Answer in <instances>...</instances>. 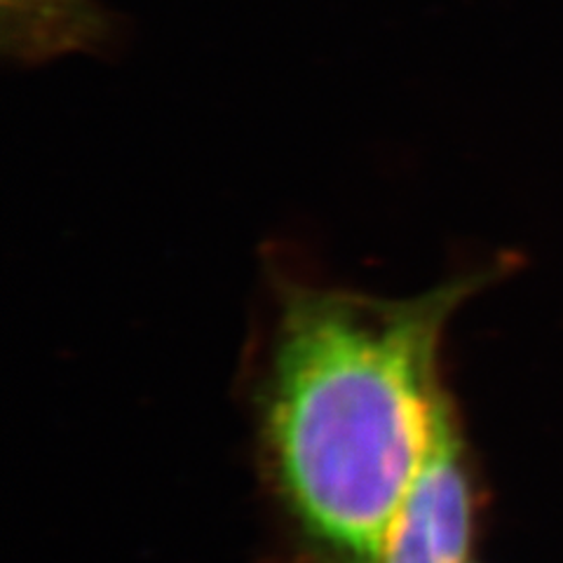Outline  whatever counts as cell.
I'll return each instance as SVG.
<instances>
[{
  "label": "cell",
  "mask_w": 563,
  "mask_h": 563,
  "mask_svg": "<svg viewBox=\"0 0 563 563\" xmlns=\"http://www.w3.org/2000/svg\"><path fill=\"white\" fill-rule=\"evenodd\" d=\"M490 273L413 298L285 285L258 387L261 449L282 505L336 563H376L397 509L455 413L446 324Z\"/></svg>",
  "instance_id": "6da1fadb"
},
{
  "label": "cell",
  "mask_w": 563,
  "mask_h": 563,
  "mask_svg": "<svg viewBox=\"0 0 563 563\" xmlns=\"http://www.w3.org/2000/svg\"><path fill=\"white\" fill-rule=\"evenodd\" d=\"M477 490L455 413L437 432L376 563H472Z\"/></svg>",
  "instance_id": "7a4b0ae2"
},
{
  "label": "cell",
  "mask_w": 563,
  "mask_h": 563,
  "mask_svg": "<svg viewBox=\"0 0 563 563\" xmlns=\"http://www.w3.org/2000/svg\"><path fill=\"white\" fill-rule=\"evenodd\" d=\"M3 38L16 59L41 62L90 49L106 35V16L90 0H0Z\"/></svg>",
  "instance_id": "3957f363"
}]
</instances>
